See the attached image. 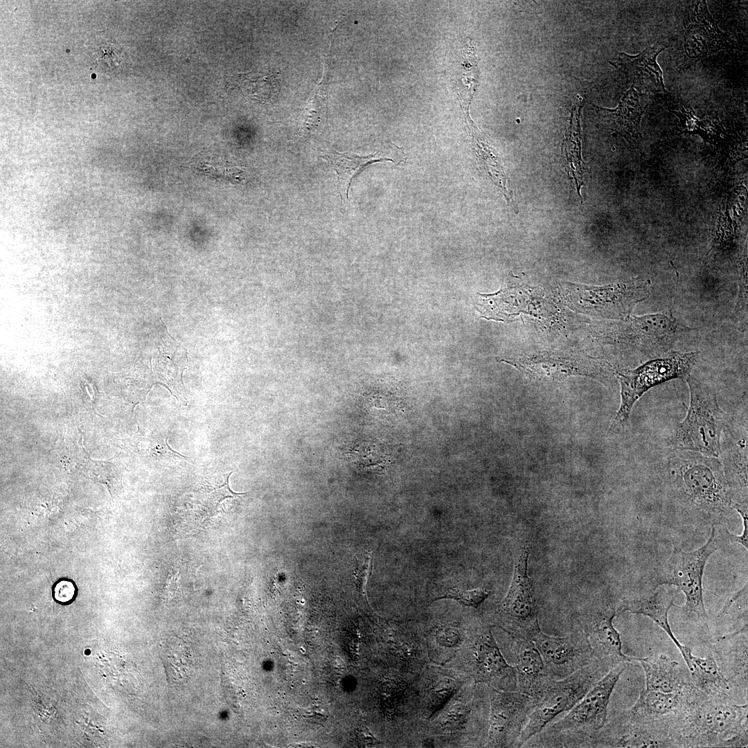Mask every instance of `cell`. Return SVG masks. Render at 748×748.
<instances>
[{
  "mask_svg": "<svg viewBox=\"0 0 748 748\" xmlns=\"http://www.w3.org/2000/svg\"><path fill=\"white\" fill-rule=\"evenodd\" d=\"M670 458V484L684 517L695 526L725 524L733 495L715 457L679 451Z\"/></svg>",
  "mask_w": 748,
  "mask_h": 748,
  "instance_id": "6da1fadb",
  "label": "cell"
},
{
  "mask_svg": "<svg viewBox=\"0 0 748 748\" xmlns=\"http://www.w3.org/2000/svg\"><path fill=\"white\" fill-rule=\"evenodd\" d=\"M489 715L490 686L471 682L427 722L420 747H484Z\"/></svg>",
  "mask_w": 748,
  "mask_h": 748,
  "instance_id": "7a4b0ae2",
  "label": "cell"
},
{
  "mask_svg": "<svg viewBox=\"0 0 748 748\" xmlns=\"http://www.w3.org/2000/svg\"><path fill=\"white\" fill-rule=\"evenodd\" d=\"M686 380L690 405L675 430L673 445L681 450L718 458L721 453V434L729 416L720 407L715 391L709 384L691 375Z\"/></svg>",
  "mask_w": 748,
  "mask_h": 748,
  "instance_id": "3957f363",
  "label": "cell"
},
{
  "mask_svg": "<svg viewBox=\"0 0 748 748\" xmlns=\"http://www.w3.org/2000/svg\"><path fill=\"white\" fill-rule=\"evenodd\" d=\"M726 524L712 525L708 541L698 549L684 551L675 546L669 558L657 570L654 581L657 586H675L686 597L683 610L690 617L707 625L708 615L705 609L702 579L705 566L711 556L722 545L727 531Z\"/></svg>",
  "mask_w": 748,
  "mask_h": 748,
  "instance_id": "277c9868",
  "label": "cell"
},
{
  "mask_svg": "<svg viewBox=\"0 0 748 748\" xmlns=\"http://www.w3.org/2000/svg\"><path fill=\"white\" fill-rule=\"evenodd\" d=\"M443 666L465 674L476 684L501 691H517L514 666L504 658L490 625L481 620L472 624L460 650Z\"/></svg>",
  "mask_w": 748,
  "mask_h": 748,
  "instance_id": "5b68a950",
  "label": "cell"
},
{
  "mask_svg": "<svg viewBox=\"0 0 748 748\" xmlns=\"http://www.w3.org/2000/svg\"><path fill=\"white\" fill-rule=\"evenodd\" d=\"M699 355L697 351H670L633 369L614 368V375L621 385V404L611 428L618 430L626 425L634 404L650 389L670 380L688 377Z\"/></svg>",
  "mask_w": 748,
  "mask_h": 748,
  "instance_id": "8992f818",
  "label": "cell"
},
{
  "mask_svg": "<svg viewBox=\"0 0 748 748\" xmlns=\"http://www.w3.org/2000/svg\"><path fill=\"white\" fill-rule=\"evenodd\" d=\"M529 547H522L515 557L513 580L498 605L496 625L514 639L531 641L541 630L532 580L528 575Z\"/></svg>",
  "mask_w": 748,
  "mask_h": 748,
  "instance_id": "52a82bcc",
  "label": "cell"
},
{
  "mask_svg": "<svg viewBox=\"0 0 748 748\" xmlns=\"http://www.w3.org/2000/svg\"><path fill=\"white\" fill-rule=\"evenodd\" d=\"M500 361L537 381L551 382L581 375L607 385L615 376L614 368L607 362L585 355L543 351Z\"/></svg>",
  "mask_w": 748,
  "mask_h": 748,
  "instance_id": "ba28073f",
  "label": "cell"
},
{
  "mask_svg": "<svg viewBox=\"0 0 748 748\" xmlns=\"http://www.w3.org/2000/svg\"><path fill=\"white\" fill-rule=\"evenodd\" d=\"M596 667L589 664L564 678L555 680L537 701L515 747H522L556 716L571 709L598 681Z\"/></svg>",
  "mask_w": 748,
  "mask_h": 748,
  "instance_id": "9c48e42d",
  "label": "cell"
},
{
  "mask_svg": "<svg viewBox=\"0 0 748 748\" xmlns=\"http://www.w3.org/2000/svg\"><path fill=\"white\" fill-rule=\"evenodd\" d=\"M625 669L624 663L612 668L598 680L562 719L552 724L551 734L590 736L605 724L611 695Z\"/></svg>",
  "mask_w": 748,
  "mask_h": 748,
  "instance_id": "30bf717a",
  "label": "cell"
},
{
  "mask_svg": "<svg viewBox=\"0 0 748 748\" xmlns=\"http://www.w3.org/2000/svg\"><path fill=\"white\" fill-rule=\"evenodd\" d=\"M536 703L534 698L519 691L490 687L489 725L484 747H515Z\"/></svg>",
  "mask_w": 748,
  "mask_h": 748,
  "instance_id": "8fae6325",
  "label": "cell"
},
{
  "mask_svg": "<svg viewBox=\"0 0 748 748\" xmlns=\"http://www.w3.org/2000/svg\"><path fill=\"white\" fill-rule=\"evenodd\" d=\"M650 280L635 278L629 281L604 286L579 288L580 306L587 312L610 319H625L650 294Z\"/></svg>",
  "mask_w": 748,
  "mask_h": 748,
  "instance_id": "7c38bea8",
  "label": "cell"
},
{
  "mask_svg": "<svg viewBox=\"0 0 748 748\" xmlns=\"http://www.w3.org/2000/svg\"><path fill=\"white\" fill-rule=\"evenodd\" d=\"M532 641L556 680L589 665L594 655L581 631L566 636H554L540 630Z\"/></svg>",
  "mask_w": 748,
  "mask_h": 748,
  "instance_id": "4fadbf2b",
  "label": "cell"
},
{
  "mask_svg": "<svg viewBox=\"0 0 748 748\" xmlns=\"http://www.w3.org/2000/svg\"><path fill=\"white\" fill-rule=\"evenodd\" d=\"M473 682L459 671L429 664L417 676L415 688L419 717L427 722L464 685Z\"/></svg>",
  "mask_w": 748,
  "mask_h": 748,
  "instance_id": "5bb4252c",
  "label": "cell"
},
{
  "mask_svg": "<svg viewBox=\"0 0 748 748\" xmlns=\"http://www.w3.org/2000/svg\"><path fill=\"white\" fill-rule=\"evenodd\" d=\"M616 613L613 607L594 610L586 616L582 631L594 655L614 666L636 661L622 650L621 634L613 625Z\"/></svg>",
  "mask_w": 748,
  "mask_h": 748,
  "instance_id": "9a60e30c",
  "label": "cell"
},
{
  "mask_svg": "<svg viewBox=\"0 0 748 748\" xmlns=\"http://www.w3.org/2000/svg\"><path fill=\"white\" fill-rule=\"evenodd\" d=\"M514 640L517 691L537 701L556 679L533 641Z\"/></svg>",
  "mask_w": 748,
  "mask_h": 748,
  "instance_id": "2e32d148",
  "label": "cell"
},
{
  "mask_svg": "<svg viewBox=\"0 0 748 748\" xmlns=\"http://www.w3.org/2000/svg\"><path fill=\"white\" fill-rule=\"evenodd\" d=\"M667 48L663 43H656L637 55L621 53L616 61L611 62L632 82L640 91L664 92L663 75L657 57Z\"/></svg>",
  "mask_w": 748,
  "mask_h": 748,
  "instance_id": "e0dca14e",
  "label": "cell"
},
{
  "mask_svg": "<svg viewBox=\"0 0 748 748\" xmlns=\"http://www.w3.org/2000/svg\"><path fill=\"white\" fill-rule=\"evenodd\" d=\"M645 93L631 87L614 109L594 106L600 119L607 127L621 134L632 145L637 147L641 141L640 124L646 109Z\"/></svg>",
  "mask_w": 748,
  "mask_h": 748,
  "instance_id": "ac0fdd59",
  "label": "cell"
},
{
  "mask_svg": "<svg viewBox=\"0 0 748 748\" xmlns=\"http://www.w3.org/2000/svg\"><path fill=\"white\" fill-rule=\"evenodd\" d=\"M472 624L440 620L433 624L420 626L430 663L443 666L449 661L463 645Z\"/></svg>",
  "mask_w": 748,
  "mask_h": 748,
  "instance_id": "d6986e66",
  "label": "cell"
},
{
  "mask_svg": "<svg viewBox=\"0 0 748 748\" xmlns=\"http://www.w3.org/2000/svg\"><path fill=\"white\" fill-rule=\"evenodd\" d=\"M724 33L716 26L706 3L697 1L684 33V50L688 57L698 58L720 50Z\"/></svg>",
  "mask_w": 748,
  "mask_h": 748,
  "instance_id": "ffe728a7",
  "label": "cell"
},
{
  "mask_svg": "<svg viewBox=\"0 0 748 748\" xmlns=\"http://www.w3.org/2000/svg\"><path fill=\"white\" fill-rule=\"evenodd\" d=\"M674 598L673 591L665 585H659L649 594L625 600L621 609L652 619L666 633L681 652L684 645L675 636L668 622V612L674 605Z\"/></svg>",
  "mask_w": 748,
  "mask_h": 748,
  "instance_id": "44dd1931",
  "label": "cell"
},
{
  "mask_svg": "<svg viewBox=\"0 0 748 748\" xmlns=\"http://www.w3.org/2000/svg\"><path fill=\"white\" fill-rule=\"evenodd\" d=\"M468 126L472 134L473 147L481 170L500 191L508 204L517 213L512 192L508 188V179L501 155L488 138L480 132L472 121H469Z\"/></svg>",
  "mask_w": 748,
  "mask_h": 748,
  "instance_id": "7402d4cb",
  "label": "cell"
},
{
  "mask_svg": "<svg viewBox=\"0 0 748 748\" xmlns=\"http://www.w3.org/2000/svg\"><path fill=\"white\" fill-rule=\"evenodd\" d=\"M520 287L505 285L497 292L491 294H477V309L486 319L497 321L509 320L521 312H524L529 294Z\"/></svg>",
  "mask_w": 748,
  "mask_h": 748,
  "instance_id": "603a6c76",
  "label": "cell"
},
{
  "mask_svg": "<svg viewBox=\"0 0 748 748\" xmlns=\"http://www.w3.org/2000/svg\"><path fill=\"white\" fill-rule=\"evenodd\" d=\"M644 670L646 689L664 693H682L686 686L678 661L664 654L656 657L636 658Z\"/></svg>",
  "mask_w": 748,
  "mask_h": 748,
  "instance_id": "cb8c5ba5",
  "label": "cell"
},
{
  "mask_svg": "<svg viewBox=\"0 0 748 748\" xmlns=\"http://www.w3.org/2000/svg\"><path fill=\"white\" fill-rule=\"evenodd\" d=\"M380 152L368 156H359L352 152H335L326 154L322 158L328 161L337 176V190L341 199L340 208L342 209L349 202V189L353 179L366 167L371 163L395 160L390 157H381Z\"/></svg>",
  "mask_w": 748,
  "mask_h": 748,
  "instance_id": "d4e9b609",
  "label": "cell"
},
{
  "mask_svg": "<svg viewBox=\"0 0 748 748\" xmlns=\"http://www.w3.org/2000/svg\"><path fill=\"white\" fill-rule=\"evenodd\" d=\"M691 672L694 684L706 693H724L729 688L727 679L722 675L713 655L700 657L693 654L691 649L684 645L681 652Z\"/></svg>",
  "mask_w": 748,
  "mask_h": 748,
  "instance_id": "484cf974",
  "label": "cell"
},
{
  "mask_svg": "<svg viewBox=\"0 0 748 748\" xmlns=\"http://www.w3.org/2000/svg\"><path fill=\"white\" fill-rule=\"evenodd\" d=\"M161 657L169 682L181 684L187 682L193 668L191 648L181 639L172 637L164 643Z\"/></svg>",
  "mask_w": 748,
  "mask_h": 748,
  "instance_id": "4316f807",
  "label": "cell"
},
{
  "mask_svg": "<svg viewBox=\"0 0 748 748\" xmlns=\"http://www.w3.org/2000/svg\"><path fill=\"white\" fill-rule=\"evenodd\" d=\"M680 693H664L643 690L631 709L634 718H659L679 709L681 706Z\"/></svg>",
  "mask_w": 748,
  "mask_h": 748,
  "instance_id": "83f0119b",
  "label": "cell"
},
{
  "mask_svg": "<svg viewBox=\"0 0 748 748\" xmlns=\"http://www.w3.org/2000/svg\"><path fill=\"white\" fill-rule=\"evenodd\" d=\"M745 707L733 704H716L709 706L700 717L703 731L712 733H729L742 720Z\"/></svg>",
  "mask_w": 748,
  "mask_h": 748,
  "instance_id": "f1b7e54d",
  "label": "cell"
},
{
  "mask_svg": "<svg viewBox=\"0 0 748 748\" xmlns=\"http://www.w3.org/2000/svg\"><path fill=\"white\" fill-rule=\"evenodd\" d=\"M277 79L271 73L241 74L239 86L243 93L258 100H266L276 91Z\"/></svg>",
  "mask_w": 748,
  "mask_h": 748,
  "instance_id": "f546056e",
  "label": "cell"
},
{
  "mask_svg": "<svg viewBox=\"0 0 748 748\" xmlns=\"http://www.w3.org/2000/svg\"><path fill=\"white\" fill-rule=\"evenodd\" d=\"M491 591L483 588L463 589L461 587H452L435 594L430 603L440 599H451L461 605L478 609L488 598Z\"/></svg>",
  "mask_w": 748,
  "mask_h": 748,
  "instance_id": "4dcf8cb0",
  "label": "cell"
},
{
  "mask_svg": "<svg viewBox=\"0 0 748 748\" xmlns=\"http://www.w3.org/2000/svg\"><path fill=\"white\" fill-rule=\"evenodd\" d=\"M232 472L222 475L208 477L199 486L200 494L208 501L219 503L226 497H237L244 493L233 492L229 485Z\"/></svg>",
  "mask_w": 748,
  "mask_h": 748,
  "instance_id": "1f68e13d",
  "label": "cell"
},
{
  "mask_svg": "<svg viewBox=\"0 0 748 748\" xmlns=\"http://www.w3.org/2000/svg\"><path fill=\"white\" fill-rule=\"evenodd\" d=\"M326 99L316 94L309 102L301 121V130L303 134H314L326 121Z\"/></svg>",
  "mask_w": 748,
  "mask_h": 748,
  "instance_id": "d6a6232c",
  "label": "cell"
},
{
  "mask_svg": "<svg viewBox=\"0 0 748 748\" xmlns=\"http://www.w3.org/2000/svg\"><path fill=\"white\" fill-rule=\"evenodd\" d=\"M740 282L738 286V294L736 304L733 311L734 321L741 326H747V271L743 269L741 274Z\"/></svg>",
  "mask_w": 748,
  "mask_h": 748,
  "instance_id": "836d02e7",
  "label": "cell"
},
{
  "mask_svg": "<svg viewBox=\"0 0 748 748\" xmlns=\"http://www.w3.org/2000/svg\"><path fill=\"white\" fill-rule=\"evenodd\" d=\"M372 570V553H366L358 561L354 572L355 582L361 595L366 597V585Z\"/></svg>",
  "mask_w": 748,
  "mask_h": 748,
  "instance_id": "e575fe53",
  "label": "cell"
},
{
  "mask_svg": "<svg viewBox=\"0 0 748 748\" xmlns=\"http://www.w3.org/2000/svg\"><path fill=\"white\" fill-rule=\"evenodd\" d=\"M731 507L740 513L742 519L743 531L741 535H736L729 531H727V539L729 542L737 543L742 545L747 550L748 549V510L747 500L742 502H733Z\"/></svg>",
  "mask_w": 748,
  "mask_h": 748,
  "instance_id": "d590c367",
  "label": "cell"
},
{
  "mask_svg": "<svg viewBox=\"0 0 748 748\" xmlns=\"http://www.w3.org/2000/svg\"><path fill=\"white\" fill-rule=\"evenodd\" d=\"M75 593L73 585L67 581L58 583L55 589V598L61 603L71 600Z\"/></svg>",
  "mask_w": 748,
  "mask_h": 748,
  "instance_id": "8d00e7d4",
  "label": "cell"
}]
</instances>
